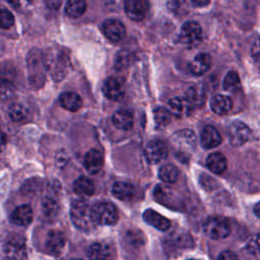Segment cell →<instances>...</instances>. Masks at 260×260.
Wrapping results in <instances>:
<instances>
[{
    "label": "cell",
    "instance_id": "cell-1",
    "mask_svg": "<svg viewBox=\"0 0 260 260\" xmlns=\"http://www.w3.org/2000/svg\"><path fill=\"white\" fill-rule=\"evenodd\" d=\"M48 72L55 81L62 80L68 73L70 61L68 55L60 50H48L44 53Z\"/></svg>",
    "mask_w": 260,
    "mask_h": 260
},
{
    "label": "cell",
    "instance_id": "cell-2",
    "mask_svg": "<svg viewBox=\"0 0 260 260\" xmlns=\"http://www.w3.org/2000/svg\"><path fill=\"white\" fill-rule=\"evenodd\" d=\"M28 79L31 86L40 87L44 84L46 73L48 72L44 53L34 49L27 55Z\"/></svg>",
    "mask_w": 260,
    "mask_h": 260
},
{
    "label": "cell",
    "instance_id": "cell-3",
    "mask_svg": "<svg viewBox=\"0 0 260 260\" xmlns=\"http://www.w3.org/2000/svg\"><path fill=\"white\" fill-rule=\"evenodd\" d=\"M70 217L74 225L81 231H90L96 224L92 212V207L81 200L75 201L71 205Z\"/></svg>",
    "mask_w": 260,
    "mask_h": 260
},
{
    "label": "cell",
    "instance_id": "cell-4",
    "mask_svg": "<svg viewBox=\"0 0 260 260\" xmlns=\"http://www.w3.org/2000/svg\"><path fill=\"white\" fill-rule=\"evenodd\" d=\"M203 231L210 239L220 240L230 235L231 226L226 218L222 216H211L205 220Z\"/></svg>",
    "mask_w": 260,
    "mask_h": 260
},
{
    "label": "cell",
    "instance_id": "cell-5",
    "mask_svg": "<svg viewBox=\"0 0 260 260\" xmlns=\"http://www.w3.org/2000/svg\"><path fill=\"white\" fill-rule=\"evenodd\" d=\"M3 252L13 260H20L25 253V239L19 234L9 235L3 244Z\"/></svg>",
    "mask_w": 260,
    "mask_h": 260
},
{
    "label": "cell",
    "instance_id": "cell-6",
    "mask_svg": "<svg viewBox=\"0 0 260 260\" xmlns=\"http://www.w3.org/2000/svg\"><path fill=\"white\" fill-rule=\"evenodd\" d=\"M95 222L99 224H114L118 220V211L110 202H100L92 206Z\"/></svg>",
    "mask_w": 260,
    "mask_h": 260
},
{
    "label": "cell",
    "instance_id": "cell-7",
    "mask_svg": "<svg viewBox=\"0 0 260 260\" xmlns=\"http://www.w3.org/2000/svg\"><path fill=\"white\" fill-rule=\"evenodd\" d=\"M145 157L150 164H157L168 155V146L160 139H152L145 146Z\"/></svg>",
    "mask_w": 260,
    "mask_h": 260
},
{
    "label": "cell",
    "instance_id": "cell-8",
    "mask_svg": "<svg viewBox=\"0 0 260 260\" xmlns=\"http://www.w3.org/2000/svg\"><path fill=\"white\" fill-rule=\"evenodd\" d=\"M228 136L232 145L239 146L249 139L250 129L245 123L234 121L228 128Z\"/></svg>",
    "mask_w": 260,
    "mask_h": 260
},
{
    "label": "cell",
    "instance_id": "cell-9",
    "mask_svg": "<svg viewBox=\"0 0 260 260\" xmlns=\"http://www.w3.org/2000/svg\"><path fill=\"white\" fill-rule=\"evenodd\" d=\"M102 30L105 37L114 43L122 41L126 32L124 24L117 19H107L103 23Z\"/></svg>",
    "mask_w": 260,
    "mask_h": 260
},
{
    "label": "cell",
    "instance_id": "cell-10",
    "mask_svg": "<svg viewBox=\"0 0 260 260\" xmlns=\"http://www.w3.org/2000/svg\"><path fill=\"white\" fill-rule=\"evenodd\" d=\"M124 8L128 17L135 21L142 20L148 10L146 0H125Z\"/></svg>",
    "mask_w": 260,
    "mask_h": 260
},
{
    "label": "cell",
    "instance_id": "cell-11",
    "mask_svg": "<svg viewBox=\"0 0 260 260\" xmlns=\"http://www.w3.org/2000/svg\"><path fill=\"white\" fill-rule=\"evenodd\" d=\"M201 34L202 30L199 23H197L196 21H187L182 25L180 29L179 39L181 43L190 45L200 40Z\"/></svg>",
    "mask_w": 260,
    "mask_h": 260
},
{
    "label": "cell",
    "instance_id": "cell-12",
    "mask_svg": "<svg viewBox=\"0 0 260 260\" xmlns=\"http://www.w3.org/2000/svg\"><path fill=\"white\" fill-rule=\"evenodd\" d=\"M104 94L112 101H119L124 95L123 82L117 77H109L103 85Z\"/></svg>",
    "mask_w": 260,
    "mask_h": 260
},
{
    "label": "cell",
    "instance_id": "cell-13",
    "mask_svg": "<svg viewBox=\"0 0 260 260\" xmlns=\"http://www.w3.org/2000/svg\"><path fill=\"white\" fill-rule=\"evenodd\" d=\"M104 166V155L95 148L88 150L84 156V167L89 174H98Z\"/></svg>",
    "mask_w": 260,
    "mask_h": 260
},
{
    "label": "cell",
    "instance_id": "cell-14",
    "mask_svg": "<svg viewBox=\"0 0 260 260\" xmlns=\"http://www.w3.org/2000/svg\"><path fill=\"white\" fill-rule=\"evenodd\" d=\"M211 65V58L207 53L197 54L189 63V70L194 75H202L208 71Z\"/></svg>",
    "mask_w": 260,
    "mask_h": 260
},
{
    "label": "cell",
    "instance_id": "cell-15",
    "mask_svg": "<svg viewBox=\"0 0 260 260\" xmlns=\"http://www.w3.org/2000/svg\"><path fill=\"white\" fill-rule=\"evenodd\" d=\"M201 144L205 148H214L221 142V136L219 132L212 126H205L200 135Z\"/></svg>",
    "mask_w": 260,
    "mask_h": 260
},
{
    "label": "cell",
    "instance_id": "cell-16",
    "mask_svg": "<svg viewBox=\"0 0 260 260\" xmlns=\"http://www.w3.org/2000/svg\"><path fill=\"white\" fill-rule=\"evenodd\" d=\"M192 110V106L186 99L177 96L169 102V111L175 117L181 118L184 116H188Z\"/></svg>",
    "mask_w": 260,
    "mask_h": 260
},
{
    "label": "cell",
    "instance_id": "cell-17",
    "mask_svg": "<svg viewBox=\"0 0 260 260\" xmlns=\"http://www.w3.org/2000/svg\"><path fill=\"white\" fill-rule=\"evenodd\" d=\"M143 219L146 223L159 231H167L171 225V222L168 218L152 209H147L144 211Z\"/></svg>",
    "mask_w": 260,
    "mask_h": 260
},
{
    "label": "cell",
    "instance_id": "cell-18",
    "mask_svg": "<svg viewBox=\"0 0 260 260\" xmlns=\"http://www.w3.org/2000/svg\"><path fill=\"white\" fill-rule=\"evenodd\" d=\"M60 106L70 112H76L82 106L81 98L73 91H65L62 92L59 96Z\"/></svg>",
    "mask_w": 260,
    "mask_h": 260
},
{
    "label": "cell",
    "instance_id": "cell-19",
    "mask_svg": "<svg viewBox=\"0 0 260 260\" xmlns=\"http://www.w3.org/2000/svg\"><path fill=\"white\" fill-rule=\"evenodd\" d=\"M155 199L164 205H167L172 208H177L175 205H178L179 200L177 195L171 189L167 188V186H157L154 191Z\"/></svg>",
    "mask_w": 260,
    "mask_h": 260
},
{
    "label": "cell",
    "instance_id": "cell-20",
    "mask_svg": "<svg viewBox=\"0 0 260 260\" xmlns=\"http://www.w3.org/2000/svg\"><path fill=\"white\" fill-rule=\"evenodd\" d=\"M210 108L216 115L222 116L228 114L233 108V102L228 95L216 94L211 99Z\"/></svg>",
    "mask_w": 260,
    "mask_h": 260
},
{
    "label": "cell",
    "instance_id": "cell-21",
    "mask_svg": "<svg viewBox=\"0 0 260 260\" xmlns=\"http://www.w3.org/2000/svg\"><path fill=\"white\" fill-rule=\"evenodd\" d=\"M65 236L62 232L52 231L48 234L46 241V249L53 254H57L62 251L65 246Z\"/></svg>",
    "mask_w": 260,
    "mask_h": 260
},
{
    "label": "cell",
    "instance_id": "cell-22",
    "mask_svg": "<svg viewBox=\"0 0 260 260\" xmlns=\"http://www.w3.org/2000/svg\"><path fill=\"white\" fill-rule=\"evenodd\" d=\"M114 126L120 130H130L133 125V116L128 110H117L112 116Z\"/></svg>",
    "mask_w": 260,
    "mask_h": 260
},
{
    "label": "cell",
    "instance_id": "cell-23",
    "mask_svg": "<svg viewBox=\"0 0 260 260\" xmlns=\"http://www.w3.org/2000/svg\"><path fill=\"white\" fill-rule=\"evenodd\" d=\"M185 99L189 102L192 108H201L206 101V93L199 85H192L186 90Z\"/></svg>",
    "mask_w": 260,
    "mask_h": 260
},
{
    "label": "cell",
    "instance_id": "cell-24",
    "mask_svg": "<svg viewBox=\"0 0 260 260\" xmlns=\"http://www.w3.org/2000/svg\"><path fill=\"white\" fill-rule=\"evenodd\" d=\"M32 220V210L28 205H20L11 214V221L17 225H27Z\"/></svg>",
    "mask_w": 260,
    "mask_h": 260
},
{
    "label": "cell",
    "instance_id": "cell-25",
    "mask_svg": "<svg viewBox=\"0 0 260 260\" xmlns=\"http://www.w3.org/2000/svg\"><path fill=\"white\" fill-rule=\"evenodd\" d=\"M74 192L82 197H89L94 192V185L90 179L81 176L77 178L73 183Z\"/></svg>",
    "mask_w": 260,
    "mask_h": 260
},
{
    "label": "cell",
    "instance_id": "cell-26",
    "mask_svg": "<svg viewBox=\"0 0 260 260\" xmlns=\"http://www.w3.org/2000/svg\"><path fill=\"white\" fill-rule=\"evenodd\" d=\"M206 166L211 172L221 174L226 169V159L220 152H212L206 159Z\"/></svg>",
    "mask_w": 260,
    "mask_h": 260
},
{
    "label": "cell",
    "instance_id": "cell-27",
    "mask_svg": "<svg viewBox=\"0 0 260 260\" xmlns=\"http://www.w3.org/2000/svg\"><path fill=\"white\" fill-rule=\"evenodd\" d=\"M112 192L115 195V197H117L118 199L126 201V200H130L134 196L135 189L129 183L117 182L113 185Z\"/></svg>",
    "mask_w": 260,
    "mask_h": 260
},
{
    "label": "cell",
    "instance_id": "cell-28",
    "mask_svg": "<svg viewBox=\"0 0 260 260\" xmlns=\"http://www.w3.org/2000/svg\"><path fill=\"white\" fill-rule=\"evenodd\" d=\"M174 141L179 147H185L187 149H192L196 142V137L191 130H182L175 133Z\"/></svg>",
    "mask_w": 260,
    "mask_h": 260
},
{
    "label": "cell",
    "instance_id": "cell-29",
    "mask_svg": "<svg viewBox=\"0 0 260 260\" xmlns=\"http://www.w3.org/2000/svg\"><path fill=\"white\" fill-rule=\"evenodd\" d=\"M85 10L86 2L84 0H68L65 5V13L71 18L80 17Z\"/></svg>",
    "mask_w": 260,
    "mask_h": 260
},
{
    "label": "cell",
    "instance_id": "cell-30",
    "mask_svg": "<svg viewBox=\"0 0 260 260\" xmlns=\"http://www.w3.org/2000/svg\"><path fill=\"white\" fill-rule=\"evenodd\" d=\"M110 255V248L107 244L94 243L89 246L87 256L90 260H106Z\"/></svg>",
    "mask_w": 260,
    "mask_h": 260
},
{
    "label": "cell",
    "instance_id": "cell-31",
    "mask_svg": "<svg viewBox=\"0 0 260 260\" xmlns=\"http://www.w3.org/2000/svg\"><path fill=\"white\" fill-rule=\"evenodd\" d=\"M158 177L166 183H175L178 180L179 172L178 169L171 164L164 165L158 171Z\"/></svg>",
    "mask_w": 260,
    "mask_h": 260
},
{
    "label": "cell",
    "instance_id": "cell-32",
    "mask_svg": "<svg viewBox=\"0 0 260 260\" xmlns=\"http://www.w3.org/2000/svg\"><path fill=\"white\" fill-rule=\"evenodd\" d=\"M153 117H154L155 126L158 129L167 127L169 125V123L171 122V114H170L169 109H166L162 107H158V108L154 109Z\"/></svg>",
    "mask_w": 260,
    "mask_h": 260
},
{
    "label": "cell",
    "instance_id": "cell-33",
    "mask_svg": "<svg viewBox=\"0 0 260 260\" xmlns=\"http://www.w3.org/2000/svg\"><path fill=\"white\" fill-rule=\"evenodd\" d=\"M222 85H223V88L230 92H235L239 90L241 87V81L238 73L235 71L228 72L226 75L224 76Z\"/></svg>",
    "mask_w": 260,
    "mask_h": 260
},
{
    "label": "cell",
    "instance_id": "cell-34",
    "mask_svg": "<svg viewBox=\"0 0 260 260\" xmlns=\"http://www.w3.org/2000/svg\"><path fill=\"white\" fill-rule=\"evenodd\" d=\"M9 117L14 122L23 121L27 116V110L20 104H13L9 107L8 110Z\"/></svg>",
    "mask_w": 260,
    "mask_h": 260
},
{
    "label": "cell",
    "instance_id": "cell-35",
    "mask_svg": "<svg viewBox=\"0 0 260 260\" xmlns=\"http://www.w3.org/2000/svg\"><path fill=\"white\" fill-rule=\"evenodd\" d=\"M43 210L47 216H54L58 212V203L55 199L47 197L43 201Z\"/></svg>",
    "mask_w": 260,
    "mask_h": 260
},
{
    "label": "cell",
    "instance_id": "cell-36",
    "mask_svg": "<svg viewBox=\"0 0 260 260\" xmlns=\"http://www.w3.org/2000/svg\"><path fill=\"white\" fill-rule=\"evenodd\" d=\"M14 24V16L13 14L8 10L3 8L1 10V28L8 29Z\"/></svg>",
    "mask_w": 260,
    "mask_h": 260
},
{
    "label": "cell",
    "instance_id": "cell-37",
    "mask_svg": "<svg viewBox=\"0 0 260 260\" xmlns=\"http://www.w3.org/2000/svg\"><path fill=\"white\" fill-rule=\"evenodd\" d=\"M251 55L255 62L260 66V40L256 41L251 48Z\"/></svg>",
    "mask_w": 260,
    "mask_h": 260
},
{
    "label": "cell",
    "instance_id": "cell-38",
    "mask_svg": "<svg viewBox=\"0 0 260 260\" xmlns=\"http://www.w3.org/2000/svg\"><path fill=\"white\" fill-rule=\"evenodd\" d=\"M216 260H239L238 256L232 251H223L221 252Z\"/></svg>",
    "mask_w": 260,
    "mask_h": 260
},
{
    "label": "cell",
    "instance_id": "cell-39",
    "mask_svg": "<svg viewBox=\"0 0 260 260\" xmlns=\"http://www.w3.org/2000/svg\"><path fill=\"white\" fill-rule=\"evenodd\" d=\"M63 3V0H46L47 6L52 10H57L60 8L61 4Z\"/></svg>",
    "mask_w": 260,
    "mask_h": 260
},
{
    "label": "cell",
    "instance_id": "cell-40",
    "mask_svg": "<svg viewBox=\"0 0 260 260\" xmlns=\"http://www.w3.org/2000/svg\"><path fill=\"white\" fill-rule=\"evenodd\" d=\"M210 0H190V4H192L195 7H203L208 5Z\"/></svg>",
    "mask_w": 260,
    "mask_h": 260
},
{
    "label": "cell",
    "instance_id": "cell-41",
    "mask_svg": "<svg viewBox=\"0 0 260 260\" xmlns=\"http://www.w3.org/2000/svg\"><path fill=\"white\" fill-rule=\"evenodd\" d=\"M254 212H255V214H256L258 217H260V202L257 203L256 206L254 207Z\"/></svg>",
    "mask_w": 260,
    "mask_h": 260
},
{
    "label": "cell",
    "instance_id": "cell-42",
    "mask_svg": "<svg viewBox=\"0 0 260 260\" xmlns=\"http://www.w3.org/2000/svg\"><path fill=\"white\" fill-rule=\"evenodd\" d=\"M9 4H11L12 6H14V7H16V6H18V4H19V0H6Z\"/></svg>",
    "mask_w": 260,
    "mask_h": 260
},
{
    "label": "cell",
    "instance_id": "cell-43",
    "mask_svg": "<svg viewBox=\"0 0 260 260\" xmlns=\"http://www.w3.org/2000/svg\"><path fill=\"white\" fill-rule=\"evenodd\" d=\"M255 246L257 247V249L260 251V237H258V238H256L255 239Z\"/></svg>",
    "mask_w": 260,
    "mask_h": 260
},
{
    "label": "cell",
    "instance_id": "cell-44",
    "mask_svg": "<svg viewBox=\"0 0 260 260\" xmlns=\"http://www.w3.org/2000/svg\"><path fill=\"white\" fill-rule=\"evenodd\" d=\"M71 260H82V259H79V258H74V259H71Z\"/></svg>",
    "mask_w": 260,
    "mask_h": 260
},
{
    "label": "cell",
    "instance_id": "cell-45",
    "mask_svg": "<svg viewBox=\"0 0 260 260\" xmlns=\"http://www.w3.org/2000/svg\"><path fill=\"white\" fill-rule=\"evenodd\" d=\"M190 260H193V259H190Z\"/></svg>",
    "mask_w": 260,
    "mask_h": 260
}]
</instances>
